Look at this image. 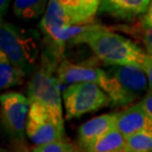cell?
Listing matches in <instances>:
<instances>
[{
  "mask_svg": "<svg viewBox=\"0 0 152 152\" xmlns=\"http://www.w3.org/2000/svg\"><path fill=\"white\" fill-rule=\"evenodd\" d=\"M142 68H143V70L147 75L149 89H152V56L151 54L147 53L146 58H145L143 65H142Z\"/></svg>",
  "mask_w": 152,
  "mask_h": 152,
  "instance_id": "cell-21",
  "label": "cell"
},
{
  "mask_svg": "<svg viewBox=\"0 0 152 152\" xmlns=\"http://www.w3.org/2000/svg\"><path fill=\"white\" fill-rule=\"evenodd\" d=\"M48 0H15L13 12L17 18L35 20L45 12Z\"/></svg>",
  "mask_w": 152,
  "mask_h": 152,
  "instance_id": "cell-16",
  "label": "cell"
},
{
  "mask_svg": "<svg viewBox=\"0 0 152 152\" xmlns=\"http://www.w3.org/2000/svg\"><path fill=\"white\" fill-rule=\"evenodd\" d=\"M85 44L100 60L108 65H143L147 53L129 39L118 35L106 27L94 24L78 39Z\"/></svg>",
  "mask_w": 152,
  "mask_h": 152,
  "instance_id": "cell-1",
  "label": "cell"
},
{
  "mask_svg": "<svg viewBox=\"0 0 152 152\" xmlns=\"http://www.w3.org/2000/svg\"><path fill=\"white\" fill-rule=\"evenodd\" d=\"M0 48L21 72L26 76L30 75L36 70L42 54L39 34L33 29H25L2 21Z\"/></svg>",
  "mask_w": 152,
  "mask_h": 152,
  "instance_id": "cell-3",
  "label": "cell"
},
{
  "mask_svg": "<svg viewBox=\"0 0 152 152\" xmlns=\"http://www.w3.org/2000/svg\"><path fill=\"white\" fill-rule=\"evenodd\" d=\"M140 104L145 111V113L152 120V89L148 88L147 92L144 94V96L142 97Z\"/></svg>",
  "mask_w": 152,
  "mask_h": 152,
  "instance_id": "cell-20",
  "label": "cell"
},
{
  "mask_svg": "<svg viewBox=\"0 0 152 152\" xmlns=\"http://www.w3.org/2000/svg\"><path fill=\"white\" fill-rule=\"evenodd\" d=\"M70 24V20L58 0H48L47 9L39 25L42 34L44 35L47 50H50L53 45L60 29Z\"/></svg>",
  "mask_w": 152,
  "mask_h": 152,
  "instance_id": "cell-9",
  "label": "cell"
},
{
  "mask_svg": "<svg viewBox=\"0 0 152 152\" xmlns=\"http://www.w3.org/2000/svg\"><path fill=\"white\" fill-rule=\"evenodd\" d=\"M26 75L10 61L7 54L0 50V89L5 90L21 85Z\"/></svg>",
  "mask_w": 152,
  "mask_h": 152,
  "instance_id": "cell-14",
  "label": "cell"
},
{
  "mask_svg": "<svg viewBox=\"0 0 152 152\" xmlns=\"http://www.w3.org/2000/svg\"><path fill=\"white\" fill-rule=\"evenodd\" d=\"M115 129L124 137L141 130L152 129V120L143 110L140 102L135 103L121 112H117Z\"/></svg>",
  "mask_w": 152,
  "mask_h": 152,
  "instance_id": "cell-11",
  "label": "cell"
},
{
  "mask_svg": "<svg viewBox=\"0 0 152 152\" xmlns=\"http://www.w3.org/2000/svg\"><path fill=\"white\" fill-rule=\"evenodd\" d=\"M10 3H11V0H0V17H1V21H2V18L7 13L8 8H9V6H10Z\"/></svg>",
  "mask_w": 152,
  "mask_h": 152,
  "instance_id": "cell-22",
  "label": "cell"
},
{
  "mask_svg": "<svg viewBox=\"0 0 152 152\" xmlns=\"http://www.w3.org/2000/svg\"><path fill=\"white\" fill-rule=\"evenodd\" d=\"M59 62L56 56L44 50L41 56V62L28 83L27 95L30 104H37L47 109L54 118L64 123L59 81L57 76H54Z\"/></svg>",
  "mask_w": 152,
  "mask_h": 152,
  "instance_id": "cell-2",
  "label": "cell"
},
{
  "mask_svg": "<svg viewBox=\"0 0 152 152\" xmlns=\"http://www.w3.org/2000/svg\"><path fill=\"white\" fill-rule=\"evenodd\" d=\"M115 113L101 115L84 123L78 129V144L82 150L86 151L91 145L115 127Z\"/></svg>",
  "mask_w": 152,
  "mask_h": 152,
  "instance_id": "cell-10",
  "label": "cell"
},
{
  "mask_svg": "<svg viewBox=\"0 0 152 152\" xmlns=\"http://www.w3.org/2000/svg\"><path fill=\"white\" fill-rule=\"evenodd\" d=\"M33 151L35 152H74L78 151L75 145L64 139H57V140L50 141L47 143L38 144L34 147Z\"/></svg>",
  "mask_w": 152,
  "mask_h": 152,
  "instance_id": "cell-19",
  "label": "cell"
},
{
  "mask_svg": "<svg viewBox=\"0 0 152 152\" xmlns=\"http://www.w3.org/2000/svg\"><path fill=\"white\" fill-rule=\"evenodd\" d=\"M64 123L59 121L47 109L30 104L26 134L36 145L62 139L65 134Z\"/></svg>",
  "mask_w": 152,
  "mask_h": 152,
  "instance_id": "cell-7",
  "label": "cell"
},
{
  "mask_svg": "<svg viewBox=\"0 0 152 152\" xmlns=\"http://www.w3.org/2000/svg\"><path fill=\"white\" fill-rule=\"evenodd\" d=\"M152 0H101L99 13L121 20H132L147 11Z\"/></svg>",
  "mask_w": 152,
  "mask_h": 152,
  "instance_id": "cell-12",
  "label": "cell"
},
{
  "mask_svg": "<svg viewBox=\"0 0 152 152\" xmlns=\"http://www.w3.org/2000/svg\"><path fill=\"white\" fill-rule=\"evenodd\" d=\"M89 152H126V137L115 129L103 135L88 148Z\"/></svg>",
  "mask_w": 152,
  "mask_h": 152,
  "instance_id": "cell-15",
  "label": "cell"
},
{
  "mask_svg": "<svg viewBox=\"0 0 152 152\" xmlns=\"http://www.w3.org/2000/svg\"><path fill=\"white\" fill-rule=\"evenodd\" d=\"M152 129L141 130L126 137V152H151Z\"/></svg>",
  "mask_w": 152,
  "mask_h": 152,
  "instance_id": "cell-17",
  "label": "cell"
},
{
  "mask_svg": "<svg viewBox=\"0 0 152 152\" xmlns=\"http://www.w3.org/2000/svg\"><path fill=\"white\" fill-rule=\"evenodd\" d=\"M0 104L1 123L6 134L13 143L21 145L25 141L29 98L17 92H9L0 96Z\"/></svg>",
  "mask_w": 152,
  "mask_h": 152,
  "instance_id": "cell-6",
  "label": "cell"
},
{
  "mask_svg": "<svg viewBox=\"0 0 152 152\" xmlns=\"http://www.w3.org/2000/svg\"><path fill=\"white\" fill-rule=\"evenodd\" d=\"M109 86L107 94L113 107H126L147 92V75L141 66L111 65L107 69Z\"/></svg>",
  "mask_w": 152,
  "mask_h": 152,
  "instance_id": "cell-4",
  "label": "cell"
},
{
  "mask_svg": "<svg viewBox=\"0 0 152 152\" xmlns=\"http://www.w3.org/2000/svg\"><path fill=\"white\" fill-rule=\"evenodd\" d=\"M56 76L60 84H72L77 82H92L98 84L105 91L109 86L107 70L88 65L74 64L63 59L56 69Z\"/></svg>",
  "mask_w": 152,
  "mask_h": 152,
  "instance_id": "cell-8",
  "label": "cell"
},
{
  "mask_svg": "<svg viewBox=\"0 0 152 152\" xmlns=\"http://www.w3.org/2000/svg\"><path fill=\"white\" fill-rule=\"evenodd\" d=\"M62 101L68 120L80 118L106 106H111V99L107 92L92 82L69 84L62 93Z\"/></svg>",
  "mask_w": 152,
  "mask_h": 152,
  "instance_id": "cell-5",
  "label": "cell"
},
{
  "mask_svg": "<svg viewBox=\"0 0 152 152\" xmlns=\"http://www.w3.org/2000/svg\"><path fill=\"white\" fill-rule=\"evenodd\" d=\"M72 25L94 23L101 0H58Z\"/></svg>",
  "mask_w": 152,
  "mask_h": 152,
  "instance_id": "cell-13",
  "label": "cell"
},
{
  "mask_svg": "<svg viewBox=\"0 0 152 152\" xmlns=\"http://www.w3.org/2000/svg\"><path fill=\"white\" fill-rule=\"evenodd\" d=\"M141 39L146 48L147 53L152 56V1L147 11L142 15L140 20Z\"/></svg>",
  "mask_w": 152,
  "mask_h": 152,
  "instance_id": "cell-18",
  "label": "cell"
}]
</instances>
